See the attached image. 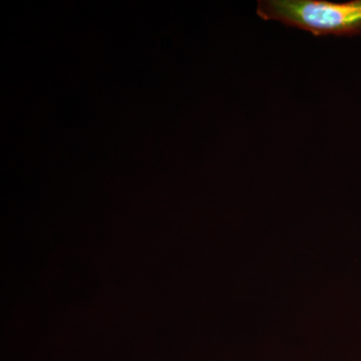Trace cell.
<instances>
[{
    "label": "cell",
    "instance_id": "cell-1",
    "mask_svg": "<svg viewBox=\"0 0 361 361\" xmlns=\"http://www.w3.org/2000/svg\"><path fill=\"white\" fill-rule=\"evenodd\" d=\"M257 14L312 33L355 35L361 33V0L334 4L322 0H262Z\"/></svg>",
    "mask_w": 361,
    "mask_h": 361
}]
</instances>
